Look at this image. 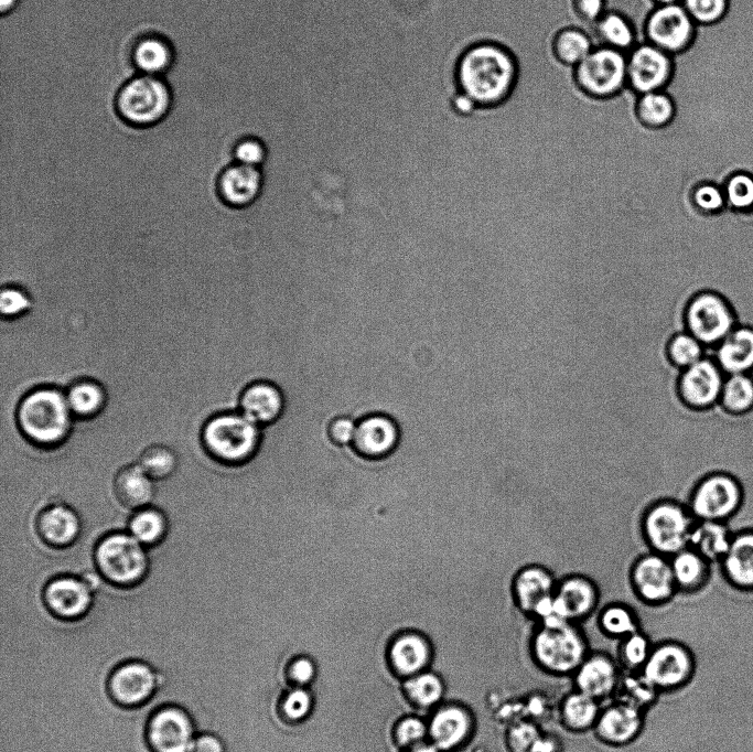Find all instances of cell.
Instances as JSON below:
<instances>
[{
  "mask_svg": "<svg viewBox=\"0 0 753 752\" xmlns=\"http://www.w3.org/2000/svg\"><path fill=\"white\" fill-rule=\"evenodd\" d=\"M517 77L513 55L494 43H480L467 49L456 65L460 92L478 106L502 103L512 92Z\"/></svg>",
  "mask_w": 753,
  "mask_h": 752,
  "instance_id": "obj_1",
  "label": "cell"
},
{
  "mask_svg": "<svg viewBox=\"0 0 753 752\" xmlns=\"http://www.w3.org/2000/svg\"><path fill=\"white\" fill-rule=\"evenodd\" d=\"M590 651L581 624L558 616L534 622L528 652L541 673L556 678L571 677Z\"/></svg>",
  "mask_w": 753,
  "mask_h": 752,
  "instance_id": "obj_2",
  "label": "cell"
},
{
  "mask_svg": "<svg viewBox=\"0 0 753 752\" xmlns=\"http://www.w3.org/2000/svg\"><path fill=\"white\" fill-rule=\"evenodd\" d=\"M73 416L65 390L55 386H39L29 390L15 410L17 425L22 434L42 448L56 447L68 437Z\"/></svg>",
  "mask_w": 753,
  "mask_h": 752,
  "instance_id": "obj_3",
  "label": "cell"
},
{
  "mask_svg": "<svg viewBox=\"0 0 753 752\" xmlns=\"http://www.w3.org/2000/svg\"><path fill=\"white\" fill-rule=\"evenodd\" d=\"M261 427L239 411L217 413L202 430L206 451L226 464H241L250 460L259 448Z\"/></svg>",
  "mask_w": 753,
  "mask_h": 752,
  "instance_id": "obj_4",
  "label": "cell"
},
{
  "mask_svg": "<svg viewBox=\"0 0 753 752\" xmlns=\"http://www.w3.org/2000/svg\"><path fill=\"white\" fill-rule=\"evenodd\" d=\"M696 522L686 505L659 498L644 511L641 528L649 550L670 558L689 547Z\"/></svg>",
  "mask_w": 753,
  "mask_h": 752,
  "instance_id": "obj_5",
  "label": "cell"
},
{
  "mask_svg": "<svg viewBox=\"0 0 753 752\" xmlns=\"http://www.w3.org/2000/svg\"><path fill=\"white\" fill-rule=\"evenodd\" d=\"M94 562L101 578L119 587L140 582L149 568L147 549L126 531L104 536L95 547Z\"/></svg>",
  "mask_w": 753,
  "mask_h": 752,
  "instance_id": "obj_6",
  "label": "cell"
},
{
  "mask_svg": "<svg viewBox=\"0 0 753 752\" xmlns=\"http://www.w3.org/2000/svg\"><path fill=\"white\" fill-rule=\"evenodd\" d=\"M172 95L159 76L143 75L128 80L118 92L116 108L120 117L135 127H150L169 112Z\"/></svg>",
  "mask_w": 753,
  "mask_h": 752,
  "instance_id": "obj_7",
  "label": "cell"
},
{
  "mask_svg": "<svg viewBox=\"0 0 753 752\" xmlns=\"http://www.w3.org/2000/svg\"><path fill=\"white\" fill-rule=\"evenodd\" d=\"M695 667V657L688 645L680 640L665 637L654 642L641 672L661 696H669L688 685Z\"/></svg>",
  "mask_w": 753,
  "mask_h": 752,
  "instance_id": "obj_8",
  "label": "cell"
},
{
  "mask_svg": "<svg viewBox=\"0 0 753 752\" xmlns=\"http://www.w3.org/2000/svg\"><path fill=\"white\" fill-rule=\"evenodd\" d=\"M628 53L604 45L575 66L579 85L590 95L607 97L627 85Z\"/></svg>",
  "mask_w": 753,
  "mask_h": 752,
  "instance_id": "obj_9",
  "label": "cell"
},
{
  "mask_svg": "<svg viewBox=\"0 0 753 752\" xmlns=\"http://www.w3.org/2000/svg\"><path fill=\"white\" fill-rule=\"evenodd\" d=\"M628 581L635 598L650 608L667 606L677 593L670 558L650 550L635 559Z\"/></svg>",
  "mask_w": 753,
  "mask_h": 752,
  "instance_id": "obj_10",
  "label": "cell"
},
{
  "mask_svg": "<svg viewBox=\"0 0 753 752\" xmlns=\"http://www.w3.org/2000/svg\"><path fill=\"white\" fill-rule=\"evenodd\" d=\"M686 323L688 332L703 346H713L733 331L735 318L721 296L706 291L689 302Z\"/></svg>",
  "mask_w": 753,
  "mask_h": 752,
  "instance_id": "obj_11",
  "label": "cell"
},
{
  "mask_svg": "<svg viewBox=\"0 0 753 752\" xmlns=\"http://www.w3.org/2000/svg\"><path fill=\"white\" fill-rule=\"evenodd\" d=\"M557 582L558 579L546 566H523L513 574L510 582L513 604L534 622L550 610Z\"/></svg>",
  "mask_w": 753,
  "mask_h": 752,
  "instance_id": "obj_12",
  "label": "cell"
},
{
  "mask_svg": "<svg viewBox=\"0 0 753 752\" xmlns=\"http://www.w3.org/2000/svg\"><path fill=\"white\" fill-rule=\"evenodd\" d=\"M741 501L742 490L736 480L718 473L698 483L688 508L696 520L725 522L738 511Z\"/></svg>",
  "mask_w": 753,
  "mask_h": 752,
  "instance_id": "obj_13",
  "label": "cell"
},
{
  "mask_svg": "<svg viewBox=\"0 0 753 752\" xmlns=\"http://www.w3.org/2000/svg\"><path fill=\"white\" fill-rule=\"evenodd\" d=\"M647 712L618 699L603 703L592 730L594 738L609 748H625L643 733Z\"/></svg>",
  "mask_w": 753,
  "mask_h": 752,
  "instance_id": "obj_14",
  "label": "cell"
},
{
  "mask_svg": "<svg viewBox=\"0 0 753 752\" xmlns=\"http://www.w3.org/2000/svg\"><path fill=\"white\" fill-rule=\"evenodd\" d=\"M693 33L695 21L680 2L658 6L646 22L647 41L668 54L685 50Z\"/></svg>",
  "mask_w": 753,
  "mask_h": 752,
  "instance_id": "obj_15",
  "label": "cell"
},
{
  "mask_svg": "<svg viewBox=\"0 0 753 752\" xmlns=\"http://www.w3.org/2000/svg\"><path fill=\"white\" fill-rule=\"evenodd\" d=\"M601 591L592 578L582 573H570L558 579L553 606L557 616L581 624L599 609Z\"/></svg>",
  "mask_w": 753,
  "mask_h": 752,
  "instance_id": "obj_16",
  "label": "cell"
},
{
  "mask_svg": "<svg viewBox=\"0 0 753 752\" xmlns=\"http://www.w3.org/2000/svg\"><path fill=\"white\" fill-rule=\"evenodd\" d=\"M622 669L611 654L591 649L572 674V688L602 703L614 698Z\"/></svg>",
  "mask_w": 753,
  "mask_h": 752,
  "instance_id": "obj_17",
  "label": "cell"
},
{
  "mask_svg": "<svg viewBox=\"0 0 753 752\" xmlns=\"http://www.w3.org/2000/svg\"><path fill=\"white\" fill-rule=\"evenodd\" d=\"M724 373L712 357L703 356L682 369L678 380V394L682 402L693 409H706L720 400Z\"/></svg>",
  "mask_w": 753,
  "mask_h": 752,
  "instance_id": "obj_18",
  "label": "cell"
},
{
  "mask_svg": "<svg viewBox=\"0 0 753 752\" xmlns=\"http://www.w3.org/2000/svg\"><path fill=\"white\" fill-rule=\"evenodd\" d=\"M671 69L670 54L649 42L636 45L627 55V84L639 95L661 90Z\"/></svg>",
  "mask_w": 753,
  "mask_h": 752,
  "instance_id": "obj_19",
  "label": "cell"
},
{
  "mask_svg": "<svg viewBox=\"0 0 753 752\" xmlns=\"http://www.w3.org/2000/svg\"><path fill=\"white\" fill-rule=\"evenodd\" d=\"M265 175L261 168L230 163L216 180L219 201L232 208H245L255 204L261 196Z\"/></svg>",
  "mask_w": 753,
  "mask_h": 752,
  "instance_id": "obj_20",
  "label": "cell"
},
{
  "mask_svg": "<svg viewBox=\"0 0 753 752\" xmlns=\"http://www.w3.org/2000/svg\"><path fill=\"white\" fill-rule=\"evenodd\" d=\"M399 439V427L391 417L372 413L357 422L352 447L359 455L378 460L392 453Z\"/></svg>",
  "mask_w": 753,
  "mask_h": 752,
  "instance_id": "obj_21",
  "label": "cell"
},
{
  "mask_svg": "<svg viewBox=\"0 0 753 752\" xmlns=\"http://www.w3.org/2000/svg\"><path fill=\"white\" fill-rule=\"evenodd\" d=\"M148 737L155 752H190L195 740L189 717L172 707L159 710L151 718Z\"/></svg>",
  "mask_w": 753,
  "mask_h": 752,
  "instance_id": "obj_22",
  "label": "cell"
},
{
  "mask_svg": "<svg viewBox=\"0 0 753 752\" xmlns=\"http://www.w3.org/2000/svg\"><path fill=\"white\" fill-rule=\"evenodd\" d=\"M476 719L464 705H449L438 710L430 724V734L440 751L455 750L466 744L474 735Z\"/></svg>",
  "mask_w": 753,
  "mask_h": 752,
  "instance_id": "obj_23",
  "label": "cell"
},
{
  "mask_svg": "<svg viewBox=\"0 0 753 752\" xmlns=\"http://www.w3.org/2000/svg\"><path fill=\"white\" fill-rule=\"evenodd\" d=\"M93 590L80 578L62 574L51 579L44 586V601L49 609L58 616L77 617L84 614L92 604Z\"/></svg>",
  "mask_w": 753,
  "mask_h": 752,
  "instance_id": "obj_24",
  "label": "cell"
},
{
  "mask_svg": "<svg viewBox=\"0 0 753 752\" xmlns=\"http://www.w3.org/2000/svg\"><path fill=\"white\" fill-rule=\"evenodd\" d=\"M34 530L46 546L63 549L78 539L82 520L72 507L65 504H52L39 513Z\"/></svg>",
  "mask_w": 753,
  "mask_h": 752,
  "instance_id": "obj_25",
  "label": "cell"
},
{
  "mask_svg": "<svg viewBox=\"0 0 753 752\" xmlns=\"http://www.w3.org/2000/svg\"><path fill=\"white\" fill-rule=\"evenodd\" d=\"M284 405L283 391L277 384L256 380L243 390L238 411L254 423L263 427L281 417Z\"/></svg>",
  "mask_w": 753,
  "mask_h": 752,
  "instance_id": "obj_26",
  "label": "cell"
},
{
  "mask_svg": "<svg viewBox=\"0 0 753 752\" xmlns=\"http://www.w3.org/2000/svg\"><path fill=\"white\" fill-rule=\"evenodd\" d=\"M154 492V481L139 464L121 468L114 477L112 495L125 511L136 512L150 506Z\"/></svg>",
  "mask_w": 753,
  "mask_h": 752,
  "instance_id": "obj_27",
  "label": "cell"
},
{
  "mask_svg": "<svg viewBox=\"0 0 753 752\" xmlns=\"http://www.w3.org/2000/svg\"><path fill=\"white\" fill-rule=\"evenodd\" d=\"M603 703L577 689L564 694L557 705L561 728L572 734L592 732Z\"/></svg>",
  "mask_w": 753,
  "mask_h": 752,
  "instance_id": "obj_28",
  "label": "cell"
},
{
  "mask_svg": "<svg viewBox=\"0 0 753 752\" xmlns=\"http://www.w3.org/2000/svg\"><path fill=\"white\" fill-rule=\"evenodd\" d=\"M157 677L152 669L141 663H128L119 667L110 678L114 697L126 705L147 699L153 691Z\"/></svg>",
  "mask_w": 753,
  "mask_h": 752,
  "instance_id": "obj_29",
  "label": "cell"
},
{
  "mask_svg": "<svg viewBox=\"0 0 753 752\" xmlns=\"http://www.w3.org/2000/svg\"><path fill=\"white\" fill-rule=\"evenodd\" d=\"M709 357L716 361L725 376L750 373L753 369V329H734Z\"/></svg>",
  "mask_w": 753,
  "mask_h": 752,
  "instance_id": "obj_30",
  "label": "cell"
},
{
  "mask_svg": "<svg viewBox=\"0 0 753 752\" xmlns=\"http://www.w3.org/2000/svg\"><path fill=\"white\" fill-rule=\"evenodd\" d=\"M727 578L736 587L753 589V531L732 536L730 547L721 560Z\"/></svg>",
  "mask_w": 753,
  "mask_h": 752,
  "instance_id": "obj_31",
  "label": "cell"
},
{
  "mask_svg": "<svg viewBox=\"0 0 753 752\" xmlns=\"http://www.w3.org/2000/svg\"><path fill=\"white\" fill-rule=\"evenodd\" d=\"M731 539L732 536L724 522L697 520L690 533L689 547L709 562H714L722 560Z\"/></svg>",
  "mask_w": 753,
  "mask_h": 752,
  "instance_id": "obj_32",
  "label": "cell"
},
{
  "mask_svg": "<svg viewBox=\"0 0 753 752\" xmlns=\"http://www.w3.org/2000/svg\"><path fill=\"white\" fill-rule=\"evenodd\" d=\"M670 565L677 592L681 593L700 589L710 573V562L690 547L671 556Z\"/></svg>",
  "mask_w": 753,
  "mask_h": 752,
  "instance_id": "obj_33",
  "label": "cell"
},
{
  "mask_svg": "<svg viewBox=\"0 0 753 752\" xmlns=\"http://www.w3.org/2000/svg\"><path fill=\"white\" fill-rule=\"evenodd\" d=\"M132 61L143 75L159 76L171 67L173 50L165 39L147 35L136 43Z\"/></svg>",
  "mask_w": 753,
  "mask_h": 752,
  "instance_id": "obj_34",
  "label": "cell"
},
{
  "mask_svg": "<svg viewBox=\"0 0 753 752\" xmlns=\"http://www.w3.org/2000/svg\"><path fill=\"white\" fill-rule=\"evenodd\" d=\"M596 626L605 637L616 641L642 630L635 609L618 601L610 602L598 611Z\"/></svg>",
  "mask_w": 753,
  "mask_h": 752,
  "instance_id": "obj_35",
  "label": "cell"
},
{
  "mask_svg": "<svg viewBox=\"0 0 753 752\" xmlns=\"http://www.w3.org/2000/svg\"><path fill=\"white\" fill-rule=\"evenodd\" d=\"M68 406L76 418H93L106 405L104 386L93 378H79L65 389Z\"/></svg>",
  "mask_w": 753,
  "mask_h": 752,
  "instance_id": "obj_36",
  "label": "cell"
},
{
  "mask_svg": "<svg viewBox=\"0 0 753 752\" xmlns=\"http://www.w3.org/2000/svg\"><path fill=\"white\" fill-rule=\"evenodd\" d=\"M661 697L654 685L639 672H622L614 698L648 712ZM613 699V698H612Z\"/></svg>",
  "mask_w": 753,
  "mask_h": 752,
  "instance_id": "obj_37",
  "label": "cell"
},
{
  "mask_svg": "<svg viewBox=\"0 0 753 752\" xmlns=\"http://www.w3.org/2000/svg\"><path fill=\"white\" fill-rule=\"evenodd\" d=\"M127 530L139 542L150 548L165 537L168 520L160 509L148 506L131 515Z\"/></svg>",
  "mask_w": 753,
  "mask_h": 752,
  "instance_id": "obj_38",
  "label": "cell"
},
{
  "mask_svg": "<svg viewBox=\"0 0 753 752\" xmlns=\"http://www.w3.org/2000/svg\"><path fill=\"white\" fill-rule=\"evenodd\" d=\"M390 658L399 673L416 674L426 665L429 658V648L420 636H401L391 646Z\"/></svg>",
  "mask_w": 753,
  "mask_h": 752,
  "instance_id": "obj_39",
  "label": "cell"
},
{
  "mask_svg": "<svg viewBox=\"0 0 753 752\" xmlns=\"http://www.w3.org/2000/svg\"><path fill=\"white\" fill-rule=\"evenodd\" d=\"M654 642L643 630L617 641L615 659L623 672H639L645 665Z\"/></svg>",
  "mask_w": 753,
  "mask_h": 752,
  "instance_id": "obj_40",
  "label": "cell"
},
{
  "mask_svg": "<svg viewBox=\"0 0 753 752\" xmlns=\"http://www.w3.org/2000/svg\"><path fill=\"white\" fill-rule=\"evenodd\" d=\"M598 32L605 45L630 53L636 37L630 21L616 12L604 13L596 22Z\"/></svg>",
  "mask_w": 753,
  "mask_h": 752,
  "instance_id": "obj_41",
  "label": "cell"
},
{
  "mask_svg": "<svg viewBox=\"0 0 753 752\" xmlns=\"http://www.w3.org/2000/svg\"><path fill=\"white\" fill-rule=\"evenodd\" d=\"M720 404L732 413H743L753 407V378L749 373L727 375Z\"/></svg>",
  "mask_w": 753,
  "mask_h": 752,
  "instance_id": "obj_42",
  "label": "cell"
},
{
  "mask_svg": "<svg viewBox=\"0 0 753 752\" xmlns=\"http://www.w3.org/2000/svg\"><path fill=\"white\" fill-rule=\"evenodd\" d=\"M545 731L533 719L514 721L506 728L504 745L507 752H539Z\"/></svg>",
  "mask_w": 753,
  "mask_h": 752,
  "instance_id": "obj_43",
  "label": "cell"
},
{
  "mask_svg": "<svg viewBox=\"0 0 753 752\" xmlns=\"http://www.w3.org/2000/svg\"><path fill=\"white\" fill-rule=\"evenodd\" d=\"M675 114L671 98L663 90H656L639 95L637 115L649 127H663L668 125Z\"/></svg>",
  "mask_w": 753,
  "mask_h": 752,
  "instance_id": "obj_44",
  "label": "cell"
},
{
  "mask_svg": "<svg viewBox=\"0 0 753 752\" xmlns=\"http://www.w3.org/2000/svg\"><path fill=\"white\" fill-rule=\"evenodd\" d=\"M141 469L153 481H162L170 477L178 468L175 452L163 444H152L146 448L138 459Z\"/></svg>",
  "mask_w": 753,
  "mask_h": 752,
  "instance_id": "obj_45",
  "label": "cell"
},
{
  "mask_svg": "<svg viewBox=\"0 0 753 752\" xmlns=\"http://www.w3.org/2000/svg\"><path fill=\"white\" fill-rule=\"evenodd\" d=\"M594 49L592 40L582 31L569 29L556 37L555 51L563 63L577 66Z\"/></svg>",
  "mask_w": 753,
  "mask_h": 752,
  "instance_id": "obj_46",
  "label": "cell"
},
{
  "mask_svg": "<svg viewBox=\"0 0 753 752\" xmlns=\"http://www.w3.org/2000/svg\"><path fill=\"white\" fill-rule=\"evenodd\" d=\"M409 697L422 707L437 703L444 691L441 679L431 673H422L411 677L406 683Z\"/></svg>",
  "mask_w": 753,
  "mask_h": 752,
  "instance_id": "obj_47",
  "label": "cell"
},
{
  "mask_svg": "<svg viewBox=\"0 0 753 752\" xmlns=\"http://www.w3.org/2000/svg\"><path fill=\"white\" fill-rule=\"evenodd\" d=\"M33 308L30 293L15 284H3L0 289L1 320H17L28 314Z\"/></svg>",
  "mask_w": 753,
  "mask_h": 752,
  "instance_id": "obj_48",
  "label": "cell"
},
{
  "mask_svg": "<svg viewBox=\"0 0 753 752\" xmlns=\"http://www.w3.org/2000/svg\"><path fill=\"white\" fill-rule=\"evenodd\" d=\"M235 163L262 168L267 162L269 150L266 141L257 136H244L239 138L232 149Z\"/></svg>",
  "mask_w": 753,
  "mask_h": 752,
  "instance_id": "obj_49",
  "label": "cell"
},
{
  "mask_svg": "<svg viewBox=\"0 0 753 752\" xmlns=\"http://www.w3.org/2000/svg\"><path fill=\"white\" fill-rule=\"evenodd\" d=\"M670 361L685 369L703 357V345L690 333L675 335L668 345Z\"/></svg>",
  "mask_w": 753,
  "mask_h": 752,
  "instance_id": "obj_50",
  "label": "cell"
},
{
  "mask_svg": "<svg viewBox=\"0 0 753 752\" xmlns=\"http://www.w3.org/2000/svg\"><path fill=\"white\" fill-rule=\"evenodd\" d=\"M727 203L736 210L753 207V176L747 173H735L724 185Z\"/></svg>",
  "mask_w": 753,
  "mask_h": 752,
  "instance_id": "obj_51",
  "label": "cell"
},
{
  "mask_svg": "<svg viewBox=\"0 0 753 752\" xmlns=\"http://www.w3.org/2000/svg\"><path fill=\"white\" fill-rule=\"evenodd\" d=\"M696 23L710 24L723 18L728 0H681L680 2Z\"/></svg>",
  "mask_w": 753,
  "mask_h": 752,
  "instance_id": "obj_52",
  "label": "cell"
},
{
  "mask_svg": "<svg viewBox=\"0 0 753 752\" xmlns=\"http://www.w3.org/2000/svg\"><path fill=\"white\" fill-rule=\"evenodd\" d=\"M724 194L716 184L702 183L692 192L696 206L704 213H717L725 205Z\"/></svg>",
  "mask_w": 753,
  "mask_h": 752,
  "instance_id": "obj_53",
  "label": "cell"
},
{
  "mask_svg": "<svg viewBox=\"0 0 753 752\" xmlns=\"http://www.w3.org/2000/svg\"><path fill=\"white\" fill-rule=\"evenodd\" d=\"M357 421L348 416L334 418L329 427L327 434L333 443L340 447L352 445Z\"/></svg>",
  "mask_w": 753,
  "mask_h": 752,
  "instance_id": "obj_54",
  "label": "cell"
},
{
  "mask_svg": "<svg viewBox=\"0 0 753 752\" xmlns=\"http://www.w3.org/2000/svg\"><path fill=\"white\" fill-rule=\"evenodd\" d=\"M283 712L293 720L304 718L311 709V697L304 689L291 691L282 705Z\"/></svg>",
  "mask_w": 753,
  "mask_h": 752,
  "instance_id": "obj_55",
  "label": "cell"
},
{
  "mask_svg": "<svg viewBox=\"0 0 753 752\" xmlns=\"http://www.w3.org/2000/svg\"><path fill=\"white\" fill-rule=\"evenodd\" d=\"M426 726L418 718L404 719L396 729V738L402 745H409L419 742L426 735Z\"/></svg>",
  "mask_w": 753,
  "mask_h": 752,
  "instance_id": "obj_56",
  "label": "cell"
},
{
  "mask_svg": "<svg viewBox=\"0 0 753 752\" xmlns=\"http://www.w3.org/2000/svg\"><path fill=\"white\" fill-rule=\"evenodd\" d=\"M575 8L587 20L598 22L605 13V0H575Z\"/></svg>",
  "mask_w": 753,
  "mask_h": 752,
  "instance_id": "obj_57",
  "label": "cell"
},
{
  "mask_svg": "<svg viewBox=\"0 0 753 752\" xmlns=\"http://www.w3.org/2000/svg\"><path fill=\"white\" fill-rule=\"evenodd\" d=\"M315 669L311 660L300 658L290 668L291 678L300 684L309 683L314 676Z\"/></svg>",
  "mask_w": 753,
  "mask_h": 752,
  "instance_id": "obj_58",
  "label": "cell"
},
{
  "mask_svg": "<svg viewBox=\"0 0 753 752\" xmlns=\"http://www.w3.org/2000/svg\"><path fill=\"white\" fill-rule=\"evenodd\" d=\"M190 752H224L220 741L212 734L195 738Z\"/></svg>",
  "mask_w": 753,
  "mask_h": 752,
  "instance_id": "obj_59",
  "label": "cell"
},
{
  "mask_svg": "<svg viewBox=\"0 0 753 752\" xmlns=\"http://www.w3.org/2000/svg\"><path fill=\"white\" fill-rule=\"evenodd\" d=\"M452 108L461 116H470L476 111L478 105L471 97L460 92L452 99Z\"/></svg>",
  "mask_w": 753,
  "mask_h": 752,
  "instance_id": "obj_60",
  "label": "cell"
},
{
  "mask_svg": "<svg viewBox=\"0 0 753 752\" xmlns=\"http://www.w3.org/2000/svg\"><path fill=\"white\" fill-rule=\"evenodd\" d=\"M19 0H0V10L2 14L12 11Z\"/></svg>",
  "mask_w": 753,
  "mask_h": 752,
  "instance_id": "obj_61",
  "label": "cell"
},
{
  "mask_svg": "<svg viewBox=\"0 0 753 752\" xmlns=\"http://www.w3.org/2000/svg\"><path fill=\"white\" fill-rule=\"evenodd\" d=\"M410 752H442L435 745L419 746Z\"/></svg>",
  "mask_w": 753,
  "mask_h": 752,
  "instance_id": "obj_62",
  "label": "cell"
},
{
  "mask_svg": "<svg viewBox=\"0 0 753 752\" xmlns=\"http://www.w3.org/2000/svg\"><path fill=\"white\" fill-rule=\"evenodd\" d=\"M658 6L681 2V0H655Z\"/></svg>",
  "mask_w": 753,
  "mask_h": 752,
  "instance_id": "obj_63",
  "label": "cell"
},
{
  "mask_svg": "<svg viewBox=\"0 0 753 752\" xmlns=\"http://www.w3.org/2000/svg\"><path fill=\"white\" fill-rule=\"evenodd\" d=\"M494 107H495V106H494ZM495 110H496V109H495ZM497 116H498V115H497ZM498 118H499V117H498ZM499 120H501V119H499ZM501 123H502V122H501ZM502 127H503V126H502ZM503 130H504V129H503ZM504 132H505V131H504ZM505 136H506V135H505ZM507 142H508V141H507ZM508 143H509V142H508ZM509 146H510V144H509ZM510 147H512V146H510ZM512 148H513V147H512ZM513 149H514V148H513ZM514 150H516V149H514ZM516 151H517V150H516ZM517 152H518V151H517ZM518 153H520V152H518ZM520 154H523V153H520ZM524 155H526V154H524ZM527 157H530V155H527ZM533 158H536V157H533ZM537 159H540V158H537ZM545 160H547V159H545ZM549 160H553V159H549ZM556 160H557V159H556ZM563 160H572V159H563Z\"/></svg>",
  "mask_w": 753,
  "mask_h": 752,
  "instance_id": "obj_64",
  "label": "cell"
}]
</instances>
